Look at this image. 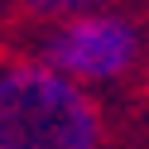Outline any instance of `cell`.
<instances>
[{"label":"cell","instance_id":"6da1fadb","mask_svg":"<svg viewBox=\"0 0 149 149\" xmlns=\"http://www.w3.org/2000/svg\"><path fill=\"white\" fill-rule=\"evenodd\" d=\"M0 149H101V111L39 58H0Z\"/></svg>","mask_w":149,"mask_h":149},{"label":"cell","instance_id":"7a4b0ae2","mask_svg":"<svg viewBox=\"0 0 149 149\" xmlns=\"http://www.w3.org/2000/svg\"><path fill=\"white\" fill-rule=\"evenodd\" d=\"M139 48L144 43H139L135 19H125L116 10H77L48 29L39 63L72 77L77 87H101V82L125 77L139 63Z\"/></svg>","mask_w":149,"mask_h":149},{"label":"cell","instance_id":"3957f363","mask_svg":"<svg viewBox=\"0 0 149 149\" xmlns=\"http://www.w3.org/2000/svg\"><path fill=\"white\" fill-rule=\"evenodd\" d=\"M29 15H43V19H63V15H77V10H101L106 0H19Z\"/></svg>","mask_w":149,"mask_h":149}]
</instances>
